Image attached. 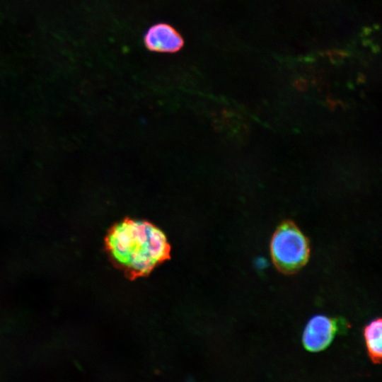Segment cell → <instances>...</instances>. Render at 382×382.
<instances>
[{"label": "cell", "instance_id": "cell-1", "mask_svg": "<svg viewBox=\"0 0 382 382\" xmlns=\"http://www.w3.org/2000/svg\"><path fill=\"white\" fill-rule=\"evenodd\" d=\"M105 245L116 266L132 278L150 273L169 257L170 250L160 228L146 221L129 219L111 228Z\"/></svg>", "mask_w": 382, "mask_h": 382}, {"label": "cell", "instance_id": "cell-2", "mask_svg": "<svg viewBox=\"0 0 382 382\" xmlns=\"http://www.w3.org/2000/svg\"><path fill=\"white\" fill-rule=\"evenodd\" d=\"M270 248L274 267L284 274H293L301 270L311 255L308 237L292 220H284L277 227Z\"/></svg>", "mask_w": 382, "mask_h": 382}, {"label": "cell", "instance_id": "cell-3", "mask_svg": "<svg viewBox=\"0 0 382 382\" xmlns=\"http://www.w3.org/2000/svg\"><path fill=\"white\" fill-rule=\"evenodd\" d=\"M348 328L349 323L342 318L316 315L308 320L303 332V347L310 352L322 351L330 345L337 333Z\"/></svg>", "mask_w": 382, "mask_h": 382}, {"label": "cell", "instance_id": "cell-4", "mask_svg": "<svg viewBox=\"0 0 382 382\" xmlns=\"http://www.w3.org/2000/svg\"><path fill=\"white\" fill-rule=\"evenodd\" d=\"M145 46L151 51L174 53L184 42L181 35L171 25L160 23L150 27L144 35Z\"/></svg>", "mask_w": 382, "mask_h": 382}, {"label": "cell", "instance_id": "cell-5", "mask_svg": "<svg viewBox=\"0 0 382 382\" xmlns=\"http://www.w3.org/2000/svg\"><path fill=\"white\" fill-rule=\"evenodd\" d=\"M382 321L381 318L372 320L363 329V335L369 356L374 364L381 359Z\"/></svg>", "mask_w": 382, "mask_h": 382}]
</instances>
